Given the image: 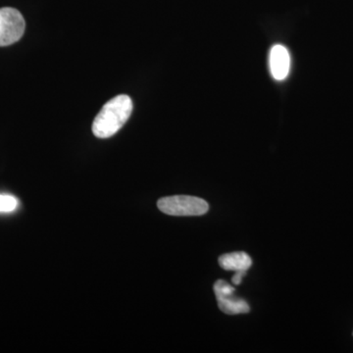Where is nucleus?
<instances>
[{
  "label": "nucleus",
  "mask_w": 353,
  "mask_h": 353,
  "mask_svg": "<svg viewBox=\"0 0 353 353\" xmlns=\"http://www.w3.org/2000/svg\"><path fill=\"white\" fill-rule=\"evenodd\" d=\"M131 97L120 94L109 101L92 123V132L97 138L108 139L117 134L126 124L132 112Z\"/></svg>",
  "instance_id": "f257e3e1"
},
{
  "label": "nucleus",
  "mask_w": 353,
  "mask_h": 353,
  "mask_svg": "<svg viewBox=\"0 0 353 353\" xmlns=\"http://www.w3.org/2000/svg\"><path fill=\"white\" fill-rule=\"evenodd\" d=\"M161 212L172 216H201L209 209L208 202L199 197L173 196L162 197L157 202Z\"/></svg>",
  "instance_id": "f03ea898"
},
{
  "label": "nucleus",
  "mask_w": 353,
  "mask_h": 353,
  "mask_svg": "<svg viewBox=\"0 0 353 353\" xmlns=\"http://www.w3.org/2000/svg\"><path fill=\"white\" fill-rule=\"evenodd\" d=\"M26 23L22 14L15 8H0V46L17 43L24 34Z\"/></svg>",
  "instance_id": "7ed1b4c3"
},
{
  "label": "nucleus",
  "mask_w": 353,
  "mask_h": 353,
  "mask_svg": "<svg viewBox=\"0 0 353 353\" xmlns=\"http://www.w3.org/2000/svg\"><path fill=\"white\" fill-rule=\"evenodd\" d=\"M271 75L277 81H284L289 76L290 55L289 50L282 44H276L271 48L269 55Z\"/></svg>",
  "instance_id": "20e7f679"
},
{
  "label": "nucleus",
  "mask_w": 353,
  "mask_h": 353,
  "mask_svg": "<svg viewBox=\"0 0 353 353\" xmlns=\"http://www.w3.org/2000/svg\"><path fill=\"white\" fill-rule=\"evenodd\" d=\"M218 261L220 266L227 271H248L252 265V260L250 255L243 252L221 255Z\"/></svg>",
  "instance_id": "39448f33"
},
{
  "label": "nucleus",
  "mask_w": 353,
  "mask_h": 353,
  "mask_svg": "<svg viewBox=\"0 0 353 353\" xmlns=\"http://www.w3.org/2000/svg\"><path fill=\"white\" fill-rule=\"evenodd\" d=\"M216 299H217L218 307L228 315L245 314L250 311V305L245 299L234 296V294L218 296Z\"/></svg>",
  "instance_id": "423d86ee"
},
{
  "label": "nucleus",
  "mask_w": 353,
  "mask_h": 353,
  "mask_svg": "<svg viewBox=\"0 0 353 353\" xmlns=\"http://www.w3.org/2000/svg\"><path fill=\"white\" fill-rule=\"evenodd\" d=\"M18 199L9 194H0V212H12L18 208Z\"/></svg>",
  "instance_id": "0eeeda50"
},
{
  "label": "nucleus",
  "mask_w": 353,
  "mask_h": 353,
  "mask_svg": "<svg viewBox=\"0 0 353 353\" xmlns=\"http://www.w3.org/2000/svg\"><path fill=\"white\" fill-rule=\"evenodd\" d=\"M236 289L228 284L226 281L218 280L214 284V292L216 297L233 294Z\"/></svg>",
  "instance_id": "6e6552de"
},
{
  "label": "nucleus",
  "mask_w": 353,
  "mask_h": 353,
  "mask_svg": "<svg viewBox=\"0 0 353 353\" xmlns=\"http://www.w3.org/2000/svg\"><path fill=\"white\" fill-rule=\"evenodd\" d=\"M234 273L236 274H234L233 279H232V282H233L234 285H238L243 282V279L245 277V274L248 273V271H238L234 272Z\"/></svg>",
  "instance_id": "1a4fd4ad"
}]
</instances>
